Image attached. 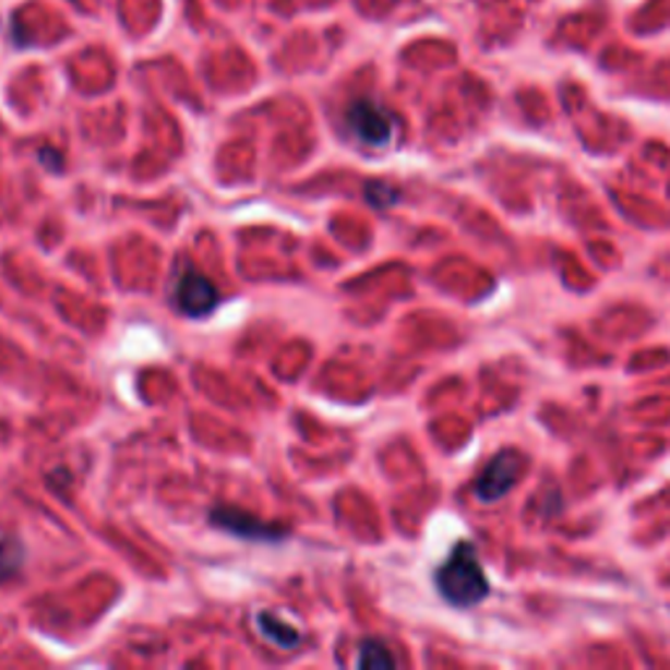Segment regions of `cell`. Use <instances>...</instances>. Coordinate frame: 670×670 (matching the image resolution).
I'll use <instances>...</instances> for the list:
<instances>
[{
  "instance_id": "obj_1",
  "label": "cell",
  "mask_w": 670,
  "mask_h": 670,
  "mask_svg": "<svg viewBox=\"0 0 670 670\" xmlns=\"http://www.w3.org/2000/svg\"><path fill=\"white\" fill-rule=\"evenodd\" d=\"M438 593L456 608H475L490 595V582L471 542H458L435 574Z\"/></svg>"
},
{
  "instance_id": "obj_2",
  "label": "cell",
  "mask_w": 670,
  "mask_h": 670,
  "mask_svg": "<svg viewBox=\"0 0 670 670\" xmlns=\"http://www.w3.org/2000/svg\"><path fill=\"white\" fill-rule=\"evenodd\" d=\"M524 456L518 451H501L492 456V462L484 466V471L477 479V498L482 503H495L503 495H509L524 475Z\"/></svg>"
},
{
  "instance_id": "obj_3",
  "label": "cell",
  "mask_w": 670,
  "mask_h": 670,
  "mask_svg": "<svg viewBox=\"0 0 670 670\" xmlns=\"http://www.w3.org/2000/svg\"><path fill=\"white\" fill-rule=\"evenodd\" d=\"M346 121L354 136L359 142L370 144V147H385L393 140V129H396L393 116L372 100H357L348 105Z\"/></svg>"
},
{
  "instance_id": "obj_4",
  "label": "cell",
  "mask_w": 670,
  "mask_h": 670,
  "mask_svg": "<svg viewBox=\"0 0 670 670\" xmlns=\"http://www.w3.org/2000/svg\"><path fill=\"white\" fill-rule=\"evenodd\" d=\"M213 524L215 527L231 531L236 537H244V540H284L288 535L286 527H278V524H265L260 518L244 514V511L236 509H215L213 511Z\"/></svg>"
},
{
  "instance_id": "obj_5",
  "label": "cell",
  "mask_w": 670,
  "mask_h": 670,
  "mask_svg": "<svg viewBox=\"0 0 670 670\" xmlns=\"http://www.w3.org/2000/svg\"><path fill=\"white\" fill-rule=\"evenodd\" d=\"M176 301H179L181 312L192 314V318H202V314H210L218 307L220 294L213 286V280L205 278L202 273L189 271L181 275L179 288H176Z\"/></svg>"
},
{
  "instance_id": "obj_6",
  "label": "cell",
  "mask_w": 670,
  "mask_h": 670,
  "mask_svg": "<svg viewBox=\"0 0 670 670\" xmlns=\"http://www.w3.org/2000/svg\"><path fill=\"white\" fill-rule=\"evenodd\" d=\"M260 632L267 636V639L273 642V645H278V647H294V645H299V639L301 636L294 632L291 626H288V623H284L280 619H275L273 613H262L260 615Z\"/></svg>"
},
{
  "instance_id": "obj_7",
  "label": "cell",
  "mask_w": 670,
  "mask_h": 670,
  "mask_svg": "<svg viewBox=\"0 0 670 670\" xmlns=\"http://www.w3.org/2000/svg\"><path fill=\"white\" fill-rule=\"evenodd\" d=\"M396 666V660H393L391 649H387L383 642L378 639H367L361 642L359 647V668L364 670H385Z\"/></svg>"
},
{
  "instance_id": "obj_8",
  "label": "cell",
  "mask_w": 670,
  "mask_h": 670,
  "mask_svg": "<svg viewBox=\"0 0 670 670\" xmlns=\"http://www.w3.org/2000/svg\"><path fill=\"white\" fill-rule=\"evenodd\" d=\"M24 548L19 540H0V584H5L24 566Z\"/></svg>"
},
{
  "instance_id": "obj_9",
  "label": "cell",
  "mask_w": 670,
  "mask_h": 670,
  "mask_svg": "<svg viewBox=\"0 0 670 670\" xmlns=\"http://www.w3.org/2000/svg\"><path fill=\"white\" fill-rule=\"evenodd\" d=\"M367 200L372 202L374 207H387V205H393V202L398 200V194L393 192L391 187H385V183H370V187H367Z\"/></svg>"
}]
</instances>
